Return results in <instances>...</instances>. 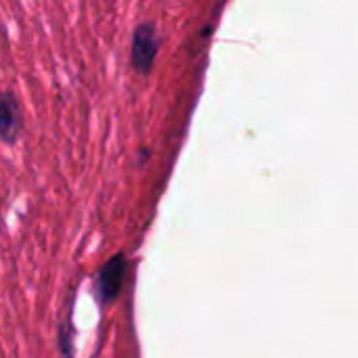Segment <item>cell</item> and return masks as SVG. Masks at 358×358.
<instances>
[{"label": "cell", "instance_id": "6da1fadb", "mask_svg": "<svg viewBox=\"0 0 358 358\" xmlns=\"http://www.w3.org/2000/svg\"><path fill=\"white\" fill-rule=\"evenodd\" d=\"M157 55V31L153 23H141L132 34V50H130V63L132 69L149 76L155 63Z\"/></svg>", "mask_w": 358, "mask_h": 358}, {"label": "cell", "instance_id": "7a4b0ae2", "mask_svg": "<svg viewBox=\"0 0 358 358\" xmlns=\"http://www.w3.org/2000/svg\"><path fill=\"white\" fill-rule=\"evenodd\" d=\"M23 130V113L13 92H0V141L15 145Z\"/></svg>", "mask_w": 358, "mask_h": 358}, {"label": "cell", "instance_id": "3957f363", "mask_svg": "<svg viewBox=\"0 0 358 358\" xmlns=\"http://www.w3.org/2000/svg\"><path fill=\"white\" fill-rule=\"evenodd\" d=\"M124 277H126V258L124 254H117L99 273V298L103 304H111L120 296Z\"/></svg>", "mask_w": 358, "mask_h": 358}]
</instances>
